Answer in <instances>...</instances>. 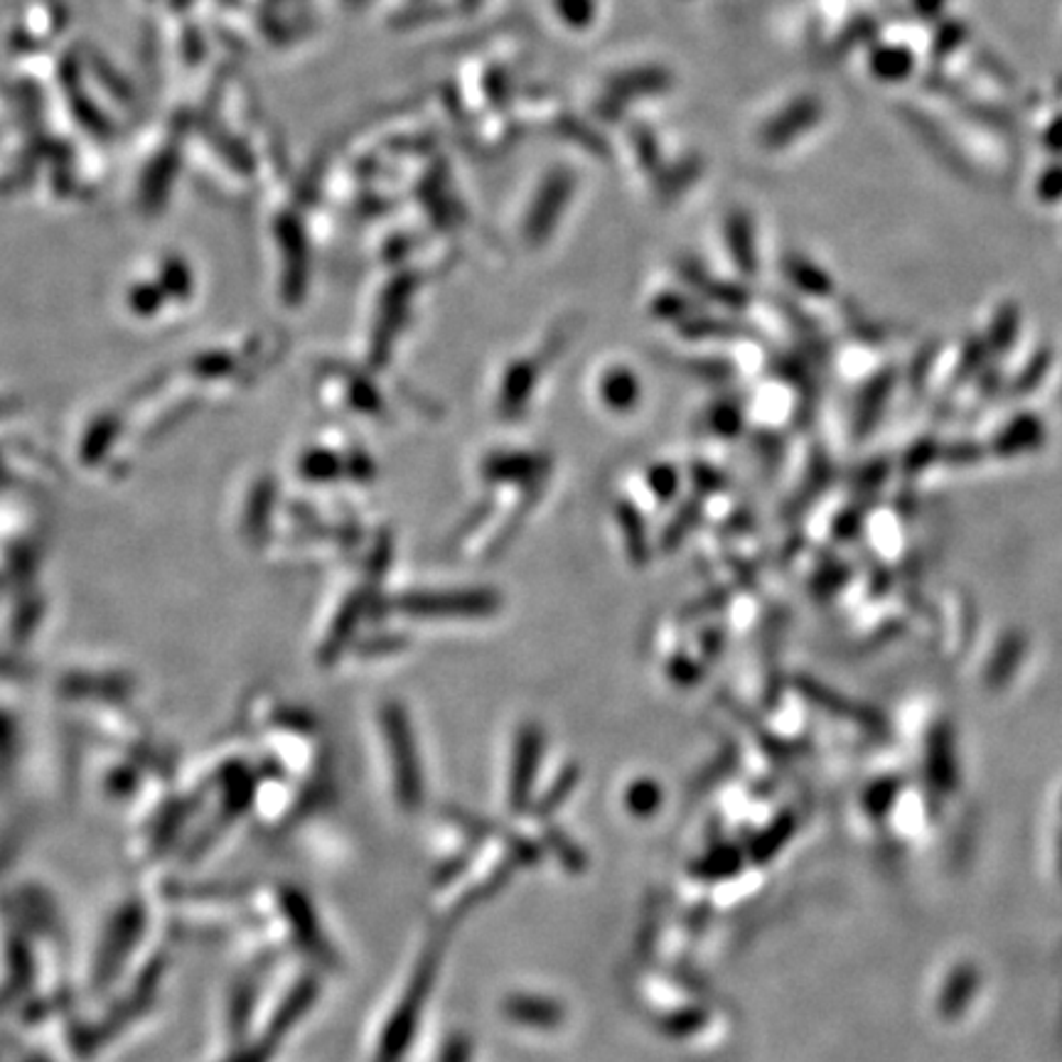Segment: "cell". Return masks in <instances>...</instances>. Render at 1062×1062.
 I'll return each instance as SVG.
<instances>
[{
  "label": "cell",
  "mask_w": 1062,
  "mask_h": 1062,
  "mask_svg": "<svg viewBox=\"0 0 1062 1062\" xmlns=\"http://www.w3.org/2000/svg\"><path fill=\"white\" fill-rule=\"evenodd\" d=\"M399 613L418 615V617H477L489 615L497 608V596L485 593V590H473V593H418L396 600Z\"/></svg>",
  "instance_id": "1"
},
{
  "label": "cell",
  "mask_w": 1062,
  "mask_h": 1062,
  "mask_svg": "<svg viewBox=\"0 0 1062 1062\" xmlns=\"http://www.w3.org/2000/svg\"><path fill=\"white\" fill-rule=\"evenodd\" d=\"M927 780L932 789L942 795H949L957 789L959 773H957V755H955V740L947 726H937L927 738Z\"/></svg>",
  "instance_id": "2"
},
{
  "label": "cell",
  "mask_w": 1062,
  "mask_h": 1062,
  "mask_svg": "<svg viewBox=\"0 0 1062 1062\" xmlns=\"http://www.w3.org/2000/svg\"><path fill=\"white\" fill-rule=\"evenodd\" d=\"M979 969L974 965H957L949 971L945 984L937 994V1014L947 1020H957L965 1016V1011L971 1006V1001L979 994Z\"/></svg>",
  "instance_id": "3"
},
{
  "label": "cell",
  "mask_w": 1062,
  "mask_h": 1062,
  "mask_svg": "<svg viewBox=\"0 0 1062 1062\" xmlns=\"http://www.w3.org/2000/svg\"><path fill=\"white\" fill-rule=\"evenodd\" d=\"M898 793H900L898 780H893V777L876 780V783L868 785V789L864 793V811L874 819L888 817L890 809H893V805H896Z\"/></svg>",
  "instance_id": "4"
},
{
  "label": "cell",
  "mask_w": 1062,
  "mask_h": 1062,
  "mask_svg": "<svg viewBox=\"0 0 1062 1062\" xmlns=\"http://www.w3.org/2000/svg\"><path fill=\"white\" fill-rule=\"evenodd\" d=\"M600 392H603V399L608 401V406L627 408L637 401L639 389H637L633 372H613L610 377H605V382H603V386H600Z\"/></svg>",
  "instance_id": "5"
},
{
  "label": "cell",
  "mask_w": 1062,
  "mask_h": 1062,
  "mask_svg": "<svg viewBox=\"0 0 1062 1062\" xmlns=\"http://www.w3.org/2000/svg\"><path fill=\"white\" fill-rule=\"evenodd\" d=\"M1038 438V424L1036 420H1018V424L1008 430V434H1004V443L1006 448L1011 450H1018L1020 448V440H1024V446L1028 443H1034V440ZM1001 443V446H1004Z\"/></svg>",
  "instance_id": "6"
},
{
  "label": "cell",
  "mask_w": 1062,
  "mask_h": 1062,
  "mask_svg": "<svg viewBox=\"0 0 1062 1062\" xmlns=\"http://www.w3.org/2000/svg\"><path fill=\"white\" fill-rule=\"evenodd\" d=\"M1058 874L1062 878V834L1058 836Z\"/></svg>",
  "instance_id": "7"
}]
</instances>
